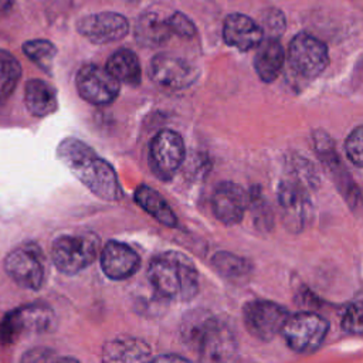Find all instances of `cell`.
I'll return each mask as SVG.
<instances>
[{
  "label": "cell",
  "mask_w": 363,
  "mask_h": 363,
  "mask_svg": "<svg viewBox=\"0 0 363 363\" xmlns=\"http://www.w3.org/2000/svg\"><path fill=\"white\" fill-rule=\"evenodd\" d=\"M179 332L182 342L204 362L230 360L238 347L230 322L204 309L190 311L183 318Z\"/></svg>",
  "instance_id": "obj_1"
},
{
  "label": "cell",
  "mask_w": 363,
  "mask_h": 363,
  "mask_svg": "<svg viewBox=\"0 0 363 363\" xmlns=\"http://www.w3.org/2000/svg\"><path fill=\"white\" fill-rule=\"evenodd\" d=\"M57 157L71 170V173L96 197L116 201L123 197V191L116 172L95 150L77 138H65L57 147Z\"/></svg>",
  "instance_id": "obj_2"
},
{
  "label": "cell",
  "mask_w": 363,
  "mask_h": 363,
  "mask_svg": "<svg viewBox=\"0 0 363 363\" xmlns=\"http://www.w3.org/2000/svg\"><path fill=\"white\" fill-rule=\"evenodd\" d=\"M147 281L157 295L170 301H190L199 292V271L194 262L179 251L155 257L147 268Z\"/></svg>",
  "instance_id": "obj_3"
},
{
  "label": "cell",
  "mask_w": 363,
  "mask_h": 363,
  "mask_svg": "<svg viewBox=\"0 0 363 363\" xmlns=\"http://www.w3.org/2000/svg\"><path fill=\"white\" fill-rule=\"evenodd\" d=\"M55 326L54 311L41 302L28 303L7 312L0 322V342L11 345L21 336L51 332Z\"/></svg>",
  "instance_id": "obj_4"
},
{
  "label": "cell",
  "mask_w": 363,
  "mask_h": 363,
  "mask_svg": "<svg viewBox=\"0 0 363 363\" xmlns=\"http://www.w3.org/2000/svg\"><path fill=\"white\" fill-rule=\"evenodd\" d=\"M98 251L99 240L92 233L60 235L52 242L51 258L60 272L75 275L95 261Z\"/></svg>",
  "instance_id": "obj_5"
},
{
  "label": "cell",
  "mask_w": 363,
  "mask_h": 363,
  "mask_svg": "<svg viewBox=\"0 0 363 363\" xmlns=\"http://www.w3.org/2000/svg\"><path fill=\"white\" fill-rule=\"evenodd\" d=\"M4 269L18 286L37 291L43 286L47 275L45 255L38 244L23 242L6 255Z\"/></svg>",
  "instance_id": "obj_6"
},
{
  "label": "cell",
  "mask_w": 363,
  "mask_h": 363,
  "mask_svg": "<svg viewBox=\"0 0 363 363\" xmlns=\"http://www.w3.org/2000/svg\"><path fill=\"white\" fill-rule=\"evenodd\" d=\"M329 332V322L315 312L289 315L281 333L288 347L296 353H312L320 347Z\"/></svg>",
  "instance_id": "obj_7"
},
{
  "label": "cell",
  "mask_w": 363,
  "mask_h": 363,
  "mask_svg": "<svg viewBox=\"0 0 363 363\" xmlns=\"http://www.w3.org/2000/svg\"><path fill=\"white\" fill-rule=\"evenodd\" d=\"M288 62L291 69L301 78L319 77L329 64L326 44L309 33H298L289 43Z\"/></svg>",
  "instance_id": "obj_8"
},
{
  "label": "cell",
  "mask_w": 363,
  "mask_h": 363,
  "mask_svg": "<svg viewBox=\"0 0 363 363\" xmlns=\"http://www.w3.org/2000/svg\"><path fill=\"white\" fill-rule=\"evenodd\" d=\"M289 311L282 305L267 301H250L242 308V320L247 332L258 340L268 342L274 339L282 329Z\"/></svg>",
  "instance_id": "obj_9"
},
{
  "label": "cell",
  "mask_w": 363,
  "mask_h": 363,
  "mask_svg": "<svg viewBox=\"0 0 363 363\" xmlns=\"http://www.w3.org/2000/svg\"><path fill=\"white\" fill-rule=\"evenodd\" d=\"M277 197L286 228L292 233L303 230L312 214V203L305 182L295 174L284 179L278 186Z\"/></svg>",
  "instance_id": "obj_10"
},
{
  "label": "cell",
  "mask_w": 363,
  "mask_h": 363,
  "mask_svg": "<svg viewBox=\"0 0 363 363\" xmlns=\"http://www.w3.org/2000/svg\"><path fill=\"white\" fill-rule=\"evenodd\" d=\"M200 75L196 65L172 54H156L149 64L150 79L162 88L180 91L191 86Z\"/></svg>",
  "instance_id": "obj_11"
},
{
  "label": "cell",
  "mask_w": 363,
  "mask_h": 363,
  "mask_svg": "<svg viewBox=\"0 0 363 363\" xmlns=\"http://www.w3.org/2000/svg\"><path fill=\"white\" fill-rule=\"evenodd\" d=\"M78 94L92 105L112 104L121 91V82L106 69L96 64L84 65L75 78Z\"/></svg>",
  "instance_id": "obj_12"
},
{
  "label": "cell",
  "mask_w": 363,
  "mask_h": 363,
  "mask_svg": "<svg viewBox=\"0 0 363 363\" xmlns=\"http://www.w3.org/2000/svg\"><path fill=\"white\" fill-rule=\"evenodd\" d=\"M184 142L174 130H159L150 140V162L155 173L163 180H170L174 176L184 160Z\"/></svg>",
  "instance_id": "obj_13"
},
{
  "label": "cell",
  "mask_w": 363,
  "mask_h": 363,
  "mask_svg": "<svg viewBox=\"0 0 363 363\" xmlns=\"http://www.w3.org/2000/svg\"><path fill=\"white\" fill-rule=\"evenodd\" d=\"M77 30L94 44H108L119 41L129 33V21L119 13L101 11L79 18Z\"/></svg>",
  "instance_id": "obj_14"
},
{
  "label": "cell",
  "mask_w": 363,
  "mask_h": 363,
  "mask_svg": "<svg viewBox=\"0 0 363 363\" xmlns=\"http://www.w3.org/2000/svg\"><path fill=\"white\" fill-rule=\"evenodd\" d=\"M248 197L241 186L233 182H221L211 194V210L214 217L224 225H235L241 223Z\"/></svg>",
  "instance_id": "obj_15"
},
{
  "label": "cell",
  "mask_w": 363,
  "mask_h": 363,
  "mask_svg": "<svg viewBox=\"0 0 363 363\" xmlns=\"http://www.w3.org/2000/svg\"><path fill=\"white\" fill-rule=\"evenodd\" d=\"M101 268L111 279H128L140 268V257L123 242L108 241L101 251Z\"/></svg>",
  "instance_id": "obj_16"
},
{
  "label": "cell",
  "mask_w": 363,
  "mask_h": 363,
  "mask_svg": "<svg viewBox=\"0 0 363 363\" xmlns=\"http://www.w3.org/2000/svg\"><path fill=\"white\" fill-rule=\"evenodd\" d=\"M262 27L251 17L241 13H231L223 26V38L227 45L238 51H250L262 40Z\"/></svg>",
  "instance_id": "obj_17"
},
{
  "label": "cell",
  "mask_w": 363,
  "mask_h": 363,
  "mask_svg": "<svg viewBox=\"0 0 363 363\" xmlns=\"http://www.w3.org/2000/svg\"><path fill=\"white\" fill-rule=\"evenodd\" d=\"M254 68L258 78L264 82H272L278 78L284 68L285 52L277 37H267L255 47Z\"/></svg>",
  "instance_id": "obj_18"
},
{
  "label": "cell",
  "mask_w": 363,
  "mask_h": 363,
  "mask_svg": "<svg viewBox=\"0 0 363 363\" xmlns=\"http://www.w3.org/2000/svg\"><path fill=\"white\" fill-rule=\"evenodd\" d=\"M150 346L139 337L121 336L111 339L102 347L105 362H143L150 357Z\"/></svg>",
  "instance_id": "obj_19"
},
{
  "label": "cell",
  "mask_w": 363,
  "mask_h": 363,
  "mask_svg": "<svg viewBox=\"0 0 363 363\" xmlns=\"http://www.w3.org/2000/svg\"><path fill=\"white\" fill-rule=\"evenodd\" d=\"M24 101L28 112L34 116H47L58 106L55 88L38 78H33L26 84Z\"/></svg>",
  "instance_id": "obj_20"
},
{
  "label": "cell",
  "mask_w": 363,
  "mask_h": 363,
  "mask_svg": "<svg viewBox=\"0 0 363 363\" xmlns=\"http://www.w3.org/2000/svg\"><path fill=\"white\" fill-rule=\"evenodd\" d=\"M172 37L167 20L157 13H143L135 24V40L143 47L163 45Z\"/></svg>",
  "instance_id": "obj_21"
},
{
  "label": "cell",
  "mask_w": 363,
  "mask_h": 363,
  "mask_svg": "<svg viewBox=\"0 0 363 363\" xmlns=\"http://www.w3.org/2000/svg\"><path fill=\"white\" fill-rule=\"evenodd\" d=\"M135 201L153 218L166 227H176L177 217L160 193L149 186H139L135 190Z\"/></svg>",
  "instance_id": "obj_22"
},
{
  "label": "cell",
  "mask_w": 363,
  "mask_h": 363,
  "mask_svg": "<svg viewBox=\"0 0 363 363\" xmlns=\"http://www.w3.org/2000/svg\"><path fill=\"white\" fill-rule=\"evenodd\" d=\"M106 69L126 85H139L142 79V69L138 55L128 48L115 51L106 61Z\"/></svg>",
  "instance_id": "obj_23"
},
{
  "label": "cell",
  "mask_w": 363,
  "mask_h": 363,
  "mask_svg": "<svg viewBox=\"0 0 363 363\" xmlns=\"http://www.w3.org/2000/svg\"><path fill=\"white\" fill-rule=\"evenodd\" d=\"M211 265L225 279L240 281L250 275L252 267L251 262L233 252L218 251L211 258Z\"/></svg>",
  "instance_id": "obj_24"
},
{
  "label": "cell",
  "mask_w": 363,
  "mask_h": 363,
  "mask_svg": "<svg viewBox=\"0 0 363 363\" xmlns=\"http://www.w3.org/2000/svg\"><path fill=\"white\" fill-rule=\"evenodd\" d=\"M20 77L21 65L17 58L11 52L0 50V104L13 94Z\"/></svg>",
  "instance_id": "obj_25"
},
{
  "label": "cell",
  "mask_w": 363,
  "mask_h": 363,
  "mask_svg": "<svg viewBox=\"0 0 363 363\" xmlns=\"http://www.w3.org/2000/svg\"><path fill=\"white\" fill-rule=\"evenodd\" d=\"M23 51L41 69H44L45 72H51L52 61L57 54V48L51 41L43 40V38L30 40V41L24 43Z\"/></svg>",
  "instance_id": "obj_26"
},
{
  "label": "cell",
  "mask_w": 363,
  "mask_h": 363,
  "mask_svg": "<svg viewBox=\"0 0 363 363\" xmlns=\"http://www.w3.org/2000/svg\"><path fill=\"white\" fill-rule=\"evenodd\" d=\"M342 328L352 335H362L363 323H362V305L360 302H353L345 308L340 316Z\"/></svg>",
  "instance_id": "obj_27"
},
{
  "label": "cell",
  "mask_w": 363,
  "mask_h": 363,
  "mask_svg": "<svg viewBox=\"0 0 363 363\" xmlns=\"http://www.w3.org/2000/svg\"><path fill=\"white\" fill-rule=\"evenodd\" d=\"M169 28L172 34H176L183 38H191L196 35V26L194 23L183 13L174 11L169 18H167Z\"/></svg>",
  "instance_id": "obj_28"
},
{
  "label": "cell",
  "mask_w": 363,
  "mask_h": 363,
  "mask_svg": "<svg viewBox=\"0 0 363 363\" xmlns=\"http://www.w3.org/2000/svg\"><path fill=\"white\" fill-rule=\"evenodd\" d=\"M362 126H356L350 135L346 139L345 143V150L347 155V159L356 166V167H362Z\"/></svg>",
  "instance_id": "obj_29"
},
{
  "label": "cell",
  "mask_w": 363,
  "mask_h": 363,
  "mask_svg": "<svg viewBox=\"0 0 363 363\" xmlns=\"http://www.w3.org/2000/svg\"><path fill=\"white\" fill-rule=\"evenodd\" d=\"M264 27L269 33L268 37H277L285 30V17L277 9H269L264 14Z\"/></svg>",
  "instance_id": "obj_30"
},
{
  "label": "cell",
  "mask_w": 363,
  "mask_h": 363,
  "mask_svg": "<svg viewBox=\"0 0 363 363\" xmlns=\"http://www.w3.org/2000/svg\"><path fill=\"white\" fill-rule=\"evenodd\" d=\"M51 359H52V350L44 349V347L31 349L21 357L23 362H45Z\"/></svg>",
  "instance_id": "obj_31"
},
{
  "label": "cell",
  "mask_w": 363,
  "mask_h": 363,
  "mask_svg": "<svg viewBox=\"0 0 363 363\" xmlns=\"http://www.w3.org/2000/svg\"><path fill=\"white\" fill-rule=\"evenodd\" d=\"M153 360H155V362H163V360H187V359H184L183 356H177V354H173V356L164 354V356H157V357H155Z\"/></svg>",
  "instance_id": "obj_32"
},
{
  "label": "cell",
  "mask_w": 363,
  "mask_h": 363,
  "mask_svg": "<svg viewBox=\"0 0 363 363\" xmlns=\"http://www.w3.org/2000/svg\"><path fill=\"white\" fill-rule=\"evenodd\" d=\"M14 0H0V13L9 10L13 6Z\"/></svg>",
  "instance_id": "obj_33"
}]
</instances>
